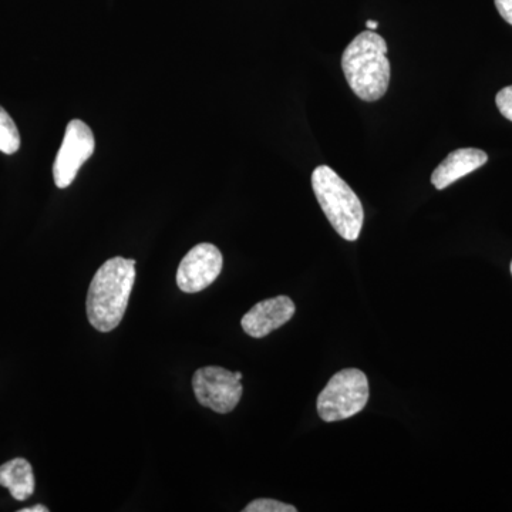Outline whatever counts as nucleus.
I'll list each match as a JSON object with an SVG mask.
<instances>
[{
    "instance_id": "obj_3",
    "label": "nucleus",
    "mask_w": 512,
    "mask_h": 512,
    "mask_svg": "<svg viewBox=\"0 0 512 512\" xmlns=\"http://www.w3.org/2000/svg\"><path fill=\"white\" fill-rule=\"evenodd\" d=\"M312 188L335 231L346 241H356L362 232L365 211L355 191L328 165L315 168Z\"/></svg>"
},
{
    "instance_id": "obj_1",
    "label": "nucleus",
    "mask_w": 512,
    "mask_h": 512,
    "mask_svg": "<svg viewBox=\"0 0 512 512\" xmlns=\"http://www.w3.org/2000/svg\"><path fill=\"white\" fill-rule=\"evenodd\" d=\"M136 282V261L116 256L100 266L87 293V318L99 332L120 325Z\"/></svg>"
},
{
    "instance_id": "obj_7",
    "label": "nucleus",
    "mask_w": 512,
    "mask_h": 512,
    "mask_svg": "<svg viewBox=\"0 0 512 512\" xmlns=\"http://www.w3.org/2000/svg\"><path fill=\"white\" fill-rule=\"evenodd\" d=\"M224 259L215 245L198 244L184 256L177 271V285L185 293L204 291L220 276Z\"/></svg>"
},
{
    "instance_id": "obj_12",
    "label": "nucleus",
    "mask_w": 512,
    "mask_h": 512,
    "mask_svg": "<svg viewBox=\"0 0 512 512\" xmlns=\"http://www.w3.org/2000/svg\"><path fill=\"white\" fill-rule=\"evenodd\" d=\"M244 512H296L298 508L293 505L281 503V501L269 500V498H259L252 501L242 510Z\"/></svg>"
},
{
    "instance_id": "obj_15",
    "label": "nucleus",
    "mask_w": 512,
    "mask_h": 512,
    "mask_svg": "<svg viewBox=\"0 0 512 512\" xmlns=\"http://www.w3.org/2000/svg\"><path fill=\"white\" fill-rule=\"evenodd\" d=\"M19 512H49V508L45 507V505H35V507L23 508Z\"/></svg>"
},
{
    "instance_id": "obj_2",
    "label": "nucleus",
    "mask_w": 512,
    "mask_h": 512,
    "mask_svg": "<svg viewBox=\"0 0 512 512\" xmlns=\"http://www.w3.org/2000/svg\"><path fill=\"white\" fill-rule=\"evenodd\" d=\"M382 36L366 30L357 35L342 56V69L350 89L363 101L382 99L389 89L390 62Z\"/></svg>"
},
{
    "instance_id": "obj_6",
    "label": "nucleus",
    "mask_w": 512,
    "mask_h": 512,
    "mask_svg": "<svg viewBox=\"0 0 512 512\" xmlns=\"http://www.w3.org/2000/svg\"><path fill=\"white\" fill-rule=\"evenodd\" d=\"M96 141L92 128L82 120H72L66 127L62 147L53 165L57 188H67L79 174L83 164L93 156Z\"/></svg>"
},
{
    "instance_id": "obj_5",
    "label": "nucleus",
    "mask_w": 512,
    "mask_h": 512,
    "mask_svg": "<svg viewBox=\"0 0 512 512\" xmlns=\"http://www.w3.org/2000/svg\"><path fill=\"white\" fill-rule=\"evenodd\" d=\"M192 387L201 406L220 414L231 413L244 392L235 372L220 366L198 369L192 376Z\"/></svg>"
},
{
    "instance_id": "obj_11",
    "label": "nucleus",
    "mask_w": 512,
    "mask_h": 512,
    "mask_svg": "<svg viewBox=\"0 0 512 512\" xmlns=\"http://www.w3.org/2000/svg\"><path fill=\"white\" fill-rule=\"evenodd\" d=\"M20 148V134L15 121L8 111L0 106V151L5 154H15Z\"/></svg>"
},
{
    "instance_id": "obj_16",
    "label": "nucleus",
    "mask_w": 512,
    "mask_h": 512,
    "mask_svg": "<svg viewBox=\"0 0 512 512\" xmlns=\"http://www.w3.org/2000/svg\"><path fill=\"white\" fill-rule=\"evenodd\" d=\"M366 26L369 30H376L379 28V23H377L376 20H367Z\"/></svg>"
},
{
    "instance_id": "obj_8",
    "label": "nucleus",
    "mask_w": 512,
    "mask_h": 512,
    "mask_svg": "<svg viewBox=\"0 0 512 512\" xmlns=\"http://www.w3.org/2000/svg\"><path fill=\"white\" fill-rule=\"evenodd\" d=\"M296 306L289 296H276L258 302L245 313L241 320L242 329L255 339L265 338L274 330L282 328L295 315Z\"/></svg>"
},
{
    "instance_id": "obj_10",
    "label": "nucleus",
    "mask_w": 512,
    "mask_h": 512,
    "mask_svg": "<svg viewBox=\"0 0 512 512\" xmlns=\"http://www.w3.org/2000/svg\"><path fill=\"white\" fill-rule=\"evenodd\" d=\"M0 485L8 488L15 500H28L35 493V474L29 461L25 458H13L0 466Z\"/></svg>"
},
{
    "instance_id": "obj_13",
    "label": "nucleus",
    "mask_w": 512,
    "mask_h": 512,
    "mask_svg": "<svg viewBox=\"0 0 512 512\" xmlns=\"http://www.w3.org/2000/svg\"><path fill=\"white\" fill-rule=\"evenodd\" d=\"M495 104H497L498 110L505 119L512 121V86L505 87L501 92H498L497 97H495Z\"/></svg>"
},
{
    "instance_id": "obj_4",
    "label": "nucleus",
    "mask_w": 512,
    "mask_h": 512,
    "mask_svg": "<svg viewBox=\"0 0 512 512\" xmlns=\"http://www.w3.org/2000/svg\"><path fill=\"white\" fill-rule=\"evenodd\" d=\"M369 402V382L362 370L343 369L319 393L318 413L326 423L349 419Z\"/></svg>"
},
{
    "instance_id": "obj_17",
    "label": "nucleus",
    "mask_w": 512,
    "mask_h": 512,
    "mask_svg": "<svg viewBox=\"0 0 512 512\" xmlns=\"http://www.w3.org/2000/svg\"><path fill=\"white\" fill-rule=\"evenodd\" d=\"M511 274H512V262H511Z\"/></svg>"
},
{
    "instance_id": "obj_9",
    "label": "nucleus",
    "mask_w": 512,
    "mask_h": 512,
    "mask_svg": "<svg viewBox=\"0 0 512 512\" xmlns=\"http://www.w3.org/2000/svg\"><path fill=\"white\" fill-rule=\"evenodd\" d=\"M488 161L487 154L478 148H458L453 153L448 154L447 158L441 161L439 167L431 174V184L437 190H444L456 183L460 178L473 173L478 168L483 167Z\"/></svg>"
},
{
    "instance_id": "obj_14",
    "label": "nucleus",
    "mask_w": 512,
    "mask_h": 512,
    "mask_svg": "<svg viewBox=\"0 0 512 512\" xmlns=\"http://www.w3.org/2000/svg\"><path fill=\"white\" fill-rule=\"evenodd\" d=\"M495 8H497L501 18L512 26V0H495Z\"/></svg>"
}]
</instances>
